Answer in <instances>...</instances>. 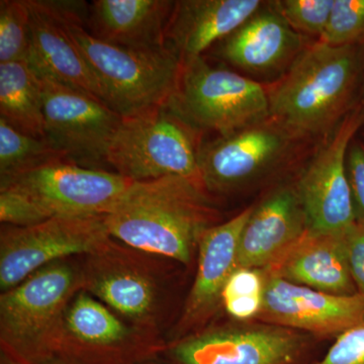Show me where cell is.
Masks as SVG:
<instances>
[{
	"instance_id": "8fae6325",
	"label": "cell",
	"mask_w": 364,
	"mask_h": 364,
	"mask_svg": "<svg viewBox=\"0 0 364 364\" xmlns=\"http://www.w3.org/2000/svg\"><path fill=\"white\" fill-rule=\"evenodd\" d=\"M105 215L57 217L6 227L0 237V287L6 291L46 265L95 252L111 239Z\"/></svg>"
},
{
	"instance_id": "cb8c5ba5",
	"label": "cell",
	"mask_w": 364,
	"mask_h": 364,
	"mask_svg": "<svg viewBox=\"0 0 364 364\" xmlns=\"http://www.w3.org/2000/svg\"><path fill=\"white\" fill-rule=\"evenodd\" d=\"M65 156L43 139L26 135L0 117V177L35 168Z\"/></svg>"
},
{
	"instance_id": "277c9868",
	"label": "cell",
	"mask_w": 364,
	"mask_h": 364,
	"mask_svg": "<svg viewBox=\"0 0 364 364\" xmlns=\"http://www.w3.org/2000/svg\"><path fill=\"white\" fill-rule=\"evenodd\" d=\"M133 182L117 172L55 160L1 177L0 221L28 227L52 218L107 215Z\"/></svg>"
},
{
	"instance_id": "7a4b0ae2",
	"label": "cell",
	"mask_w": 364,
	"mask_h": 364,
	"mask_svg": "<svg viewBox=\"0 0 364 364\" xmlns=\"http://www.w3.org/2000/svg\"><path fill=\"white\" fill-rule=\"evenodd\" d=\"M364 77V42L306 47L272 90L270 117L296 135L331 134L353 109Z\"/></svg>"
},
{
	"instance_id": "ac0fdd59",
	"label": "cell",
	"mask_w": 364,
	"mask_h": 364,
	"mask_svg": "<svg viewBox=\"0 0 364 364\" xmlns=\"http://www.w3.org/2000/svg\"><path fill=\"white\" fill-rule=\"evenodd\" d=\"M265 2L259 0H181L173 9L165 41L181 61L202 56L238 30Z\"/></svg>"
},
{
	"instance_id": "30bf717a",
	"label": "cell",
	"mask_w": 364,
	"mask_h": 364,
	"mask_svg": "<svg viewBox=\"0 0 364 364\" xmlns=\"http://www.w3.org/2000/svg\"><path fill=\"white\" fill-rule=\"evenodd\" d=\"M301 140L268 117L200 144L198 166L203 186L224 193L248 186L286 162Z\"/></svg>"
},
{
	"instance_id": "836d02e7",
	"label": "cell",
	"mask_w": 364,
	"mask_h": 364,
	"mask_svg": "<svg viewBox=\"0 0 364 364\" xmlns=\"http://www.w3.org/2000/svg\"><path fill=\"white\" fill-rule=\"evenodd\" d=\"M358 102L361 105V109H363V114L364 116V81H363V91H361L360 100H358Z\"/></svg>"
},
{
	"instance_id": "4fadbf2b",
	"label": "cell",
	"mask_w": 364,
	"mask_h": 364,
	"mask_svg": "<svg viewBox=\"0 0 364 364\" xmlns=\"http://www.w3.org/2000/svg\"><path fill=\"white\" fill-rule=\"evenodd\" d=\"M363 126L364 116L358 100L296 183L308 229L314 233L345 236L358 221L346 158L349 145Z\"/></svg>"
},
{
	"instance_id": "2e32d148",
	"label": "cell",
	"mask_w": 364,
	"mask_h": 364,
	"mask_svg": "<svg viewBox=\"0 0 364 364\" xmlns=\"http://www.w3.org/2000/svg\"><path fill=\"white\" fill-rule=\"evenodd\" d=\"M254 208H246L233 219L215 225L203 233L198 243L195 282L177 329L178 339L188 334L189 330L205 323L222 303L223 289L237 268L242 232Z\"/></svg>"
},
{
	"instance_id": "ffe728a7",
	"label": "cell",
	"mask_w": 364,
	"mask_h": 364,
	"mask_svg": "<svg viewBox=\"0 0 364 364\" xmlns=\"http://www.w3.org/2000/svg\"><path fill=\"white\" fill-rule=\"evenodd\" d=\"M219 55L232 65L253 74L277 70L303 51L301 38L272 2L219 43Z\"/></svg>"
},
{
	"instance_id": "d6986e66",
	"label": "cell",
	"mask_w": 364,
	"mask_h": 364,
	"mask_svg": "<svg viewBox=\"0 0 364 364\" xmlns=\"http://www.w3.org/2000/svg\"><path fill=\"white\" fill-rule=\"evenodd\" d=\"M265 273L291 284L348 296L358 293L347 259L345 236L306 232Z\"/></svg>"
},
{
	"instance_id": "e575fe53",
	"label": "cell",
	"mask_w": 364,
	"mask_h": 364,
	"mask_svg": "<svg viewBox=\"0 0 364 364\" xmlns=\"http://www.w3.org/2000/svg\"><path fill=\"white\" fill-rule=\"evenodd\" d=\"M145 364H154V360H151V361H149V363H147Z\"/></svg>"
},
{
	"instance_id": "e0dca14e",
	"label": "cell",
	"mask_w": 364,
	"mask_h": 364,
	"mask_svg": "<svg viewBox=\"0 0 364 364\" xmlns=\"http://www.w3.org/2000/svg\"><path fill=\"white\" fill-rule=\"evenodd\" d=\"M308 230L296 186H280L254 208L242 232L237 267L265 269Z\"/></svg>"
},
{
	"instance_id": "d6a6232c",
	"label": "cell",
	"mask_w": 364,
	"mask_h": 364,
	"mask_svg": "<svg viewBox=\"0 0 364 364\" xmlns=\"http://www.w3.org/2000/svg\"><path fill=\"white\" fill-rule=\"evenodd\" d=\"M37 364H71L67 363V361L63 360V359L58 358H51L46 359V360L41 361V363Z\"/></svg>"
},
{
	"instance_id": "ba28073f",
	"label": "cell",
	"mask_w": 364,
	"mask_h": 364,
	"mask_svg": "<svg viewBox=\"0 0 364 364\" xmlns=\"http://www.w3.org/2000/svg\"><path fill=\"white\" fill-rule=\"evenodd\" d=\"M312 336L259 323L193 333L165 347L169 364H310Z\"/></svg>"
},
{
	"instance_id": "44dd1931",
	"label": "cell",
	"mask_w": 364,
	"mask_h": 364,
	"mask_svg": "<svg viewBox=\"0 0 364 364\" xmlns=\"http://www.w3.org/2000/svg\"><path fill=\"white\" fill-rule=\"evenodd\" d=\"M28 4L31 11L28 64L40 75L83 91L102 102V90L95 74L64 32L51 2L28 0Z\"/></svg>"
},
{
	"instance_id": "484cf974",
	"label": "cell",
	"mask_w": 364,
	"mask_h": 364,
	"mask_svg": "<svg viewBox=\"0 0 364 364\" xmlns=\"http://www.w3.org/2000/svg\"><path fill=\"white\" fill-rule=\"evenodd\" d=\"M31 11L28 0L0 1V64L28 60Z\"/></svg>"
},
{
	"instance_id": "8992f818",
	"label": "cell",
	"mask_w": 364,
	"mask_h": 364,
	"mask_svg": "<svg viewBox=\"0 0 364 364\" xmlns=\"http://www.w3.org/2000/svg\"><path fill=\"white\" fill-rule=\"evenodd\" d=\"M198 132L168 105L123 117L107 150V165L133 181L181 176L203 184Z\"/></svg>"
},
{
	"instance_id": "5b68a950",
	"label": "cell",
	"mask_w": 364,
	"mask_h": 364,
	"mask_svg": "<svg viewBox=\"0 0 364 364\" xmlns=\"http://www.w3.org/2000/svg\"><path fill=\"white\" fill-rule=\"evenodd\" d=\"M82 289V272L59 260L37 272L0 298L1 349L28 364L54 358L67 308Z\"/></svg>"
},
{
	"instance_id": "52a82bcc",
	"label": "cell",
	"mask_w": 364,
	"mask_h": 364,
	"mask_svg": "<svg viewBox=\"0 0 364 364\" xmlns=\"http://www.w3.org/2000/svg\"><path fill=\"white\" fill-rule=\"evenodd\" d=\"M198 131L231 133L270 117L267 90L257 81L202 56L181 61L178 82L168 104Z\"/></svg>"
},
{
	"instance_id": "5bb4252c",
	"label": "cell",
	"mask_w": 364,
	"mask_h": 364,
	"mask_svg": "<svg viewBox=\"0 0 364 364\" xmlns=\"http://www.w3.org/2000/svg\"><path fill=\"white\" fill-rule=\"evenodd\" d=\"M256 318L314 338L336 339L364 323V296L324 293L267 274L264 301Z\"/></svg>"
},
{
	"instance_id": "9c48e42d",
	"label": "cell",
	"mask_w": 364,
	"mask_h": 364,
	"mask_svg": "<svg viewBox=\"0 0 364 364\" xmlns=\"http://www.w3.org/2000/svg\"><path fill=\"white\" fill-rule=\"evenodd\" d=\"M163 350L150 333L135 331L80 289L67 308L54 358L71 364H145Z\"/></svg>"
},
{
	"instance_id": "d4e9b609",
	"label": "cell",
	"mask_w": 364,
	"mask_h": 364,
	"mask_svg": "<svg viewBox=\"0 0 364 364\" xmlns=\"http://www.w3.org/2000/svg\"><path fill=\"white\" fill-rule=\"evenodd\" d=\"M265 287L264 270L237 267L223 289L222 304L225 310L239 321L257 318L264 301Z\"/></svg>"
},
{
	"instance_id": "6da1fadb",
	"label": "cell",
	"mask_w": 364,
	"mask_h": 364,
	"mask_svg": "<svg viewBox=\"0 0 364 364\" xmlns=\"http://www.w3.org/2000/svg\"><path fill=\"white\" fill-rule=\"evenodd\" d=\"M217 210L200 182L181 176L134 181L105 215L112 239L188 264Z\"/></svg>"
},
{
	"instance_id": "7402d4cb",
	"label": "cell",
	"mask_w": 364,
	"mask_h": 364,
	"mask_svg": "<svg viewBox=\"0 0 364 364\" xmlns=\"http://www.w3.org/2000/svg\"><path fill=\"white\" fill-rule=\"evenodd\" d=\"M174 2L95 0L88 6V31L98 39L122 47L164 49L167 47L165 32Z\"/></svg>"
},
{
	"instance_id": "f546056e",
	"label": "cell",
	"mask_w": 364,
	"mask_h": 364,
	"mask_svg": "<svg viewBox=\"0 0 364 364\" xmlns=\"http://www.w3.org/2000/svg\"><path fill=\"white\" fill-rule=\"evenodd\" d=\"M347 176L350 186L356 219L364 221V142L352 140L347 151Z\"/></svg>"
},
{
	"instance_id": "f1b7e54d",
	"label": "cell",
	"mask_w": 364,
	"mask_h": 364,
	"mask_svg": "<svg viewBox=\"0 0 364 364\" xmlns=\"http://www.w3.org/2000/svg\"><path fill=\"white\" fill-rule=\"evenodd\" d=\"M310 364H364V323L337 337L325 355Z\"/></svg>"
},
{
	"instance_id": "603a6c76",
	"label": "cell",
	"mask_w": 364,
	"mask_h": 364,
	"mask_svg": "<svg viewBox=\"0 0 364 364\" xmlns=\"http://www.w3.org/2000/svg\"><path fill=\"white\" fill-rule=\"evenodd\" d=\"M0 117L46 140L42 81L26 60L0 64Z\"/></svg>"
},
{
	"instance_id": "4316f807",
	"label": "cell",
	"mask_w": 364,
	"mask_h": 364,
	"mask_svg": "<svg viewBox=\"0 0 364 364\" xmlns=\"http://www.w3.org/2000/svg\"><path fill=\"white\" fill-rule=\"evenodd\" d=\"M318 42L337 47L364 42V0H334Z\"/></svg>"
},
{
	"instance_id": "83f0119b",
	"label": "cell",
	"mask_w": 364,
	"mask_h": 364,
	"mask_svg": "<svg viewBox=\"0 0 364 364\" xmlns=\"http://www.w3.org/2000/svg\"><path fill=\"white\" fill-rule=\"evenodd\" d=\"M334 0H282L273 6L294 31L317 35L324 32Z\"/></svg>"
},
{
	"instance_id": "9a60e30c",
	"label": "cell",
	"mask_w": 364,
	"mask_h": 364,
	"mask_svg": "<svg viewBox=\"0 0 364 364\" xmlns=\"http://www.w3.org/2000/svg\"><path fill=\"white\" fill-rule=\"evenodd\" d=\"M81 272L82 289L136 325H150L157 305L154 279L112 238L88 254Z\"/></svg>"
},
{
	"instance_id": "7c38bea8",
	"label": "cell",
	"mask_w": 364,
	"mask_h": 364,
	"mask_svg": "<svg viewBox=\"0 0 364 364\" xmlns=\"http://www.w3.org/2000/svg\"><path fill=\"white\" fill-rule=\"evenodd\" d=\"M40 77L46 140L67 161L104 169L100 166L107 164V150L123 117L88 93Z\"/></svg>"
},
{
	"instance_id": "3957f363",
	"label": "cell",
	"mask_w": 364,
	"mask_h": 364,
	"mask_svg": "<svg viewBox=\"0 0 364 364\" xmlns=\"http://www.w3.org/2000/svg\"><path fill=\"white\" fill-rule=\"evenodd\" d=\"M50 2L95 74L105 105L127 117L168 104L181 70V60L170 48L138 50L105 42L85 28L83 2Z\"/></svg>"
},
{
	"instance_id": "4dcf8cb0",
	"label": "cell",
	"mask_w": 364,
	"mask_h": 364,
	"mask_svg": "<svg viewBox=\"0 0 364 364\" xmlns=\"http://www.w3.org/2000/svg\"><path fill=\"white\" fill-rule=\"evenodd\" d=\"M347 259L352 279L359 294L364 296V221H356L345 235Z\"/></svg>"
},
{
	"instance_id": "1f68e13d",
	"label": "cell",
	"mask_w": 364,
	"mask_h": 364,
	"mask_svg": "<svg viewBox=\"0 0 364 364\" xmlns=\"http://www.w3.org/2000/svg\"><path fill=\"white\" fill-rule=\"evenodd\" d=\"M0 364H28L26 361L21 360V358H16V355L11 354V352L1 349L0 353Z\"/></svg>"
}]
</instances>
